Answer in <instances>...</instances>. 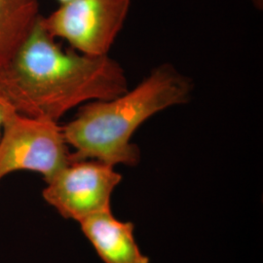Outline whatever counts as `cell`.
<instances>
[{
  "label": "cell",
  "instance_id": "5b68a950",
  "mask_svg": "<svg viewBox=\"0 0 263 263\" xmlns=\"http://www.w3.org/2000/svg\"><path fill=\"white\" fill-rule=\"evenodd\" d=\"M122 176L114 167L95 160H76L48 180L43 197L60 215L80 222L111 210L114 189Z\"/></svg>",
  "mask_w": 263,
  "mask_h": 263
},
{
  "label": "cell",
  "instance_id": "ba28073f",
  "mask_svg": "<svg viewBox=\"0 0 263 263\" xmlns=\"http://www.w3.org/2000/svg\"><path fill=\"white\" fill-rule=\"evenodd\" d=\"M13 111H16L14 109V107L8 103V101H6L0 95V138H1V134H2V129H3L4 122L6 121L7 117Z\"/></svg>",
  "mask_w": 263,
  "mask_h": 263
},
{
  "label": "cell",
  "instance_id": "30bf717a",
  "mask_svg": "<svg viewBox=\"0 0 263 263\" xmlns=\"http://www.w3.org/2000/svg\"><path fill=\"white\" fill-rule=\"evenodd\" d=\"M58 1H59V2L62 4V3H65V2H66V1H68V0H58Z\"/></svg>",
  "mask_w": 263,
  "mask_h": 263
},
{
  "label": "cell",
  "instance_id": "7a4b0ae2",
  "mask_svg": "<svg viewBox=\"0 0 263 263\" xmlns=\"http://www.w3.org/2000/svg\"><path fill=\"white\" fill-rule=\"evenodd\" d=\"M192 81L173 66L155 67L133 90L105 101L84 104L76 118L62 127L71 160H95L106 165L136 166L141 160L132 137L153 115L186 104Z\"/></svg>",
  "mask_w": 263,
  "mask_h": 263
},
{
  "label": "cell",
  "instance_id": "8992f818",
  "mask_svg": "<svg viewBox=\"0 0 263 263\" xmlns=\"http://www.w3.org/2000/svg\"><path fill=\"white\" fill-rule=\"evenodd\" d=\"M79 223L104 263H149L136 242L134 224L117 219L111 210L95 214Z\"/></svg>",
  "mask_w": 263,
  "mask_h": 263
},
{
  "label": "cell",
  "instance_id": "3957f363",
  "mask_svg": "<svg viewBox=\"0 0 263 263\" xmlns=\"http://www.w3.org/2000/svg\"><path fill=\"white\" fill-rule=\"evenodd\" d=\"M71 161L58 122L17 111L7 117L0 138V180L13 172L30 171L47 182Z\"/></svg>",
  "mask_w": 263,
  "mask_h": 263
},
{
  "label": "cell",
  "instance_id": "277c9868",
  "mask_svg": "<svg viewBox=\"0 0 263 263\" xmlns=\"http://www.w3.org/2000/svg\"><path fill=\"white\" fill-rule=\"evenodd\" d=\"M131 0H68L48 17L43 27L53 37L66 40L73 50L105 56L127 19Z\"/></svg>",
  "mask_w": 263,
  "mask_h": 263
},
{
  "label": "cell",
  "instance_id": "6da1fadb",
  "mask_svg": "<svg viewBox=\"0 0 263 263\" xmlns=\"http://www.w3.org/2000/svg\"><path fill=\"white\" fill-rule=\"evenodd\" d=\"M41 17L19 51L0 66V95L17 112L58 122L78 105L129 90L116 61L63 50Z\"/></svg>",
  "mask_w": 263,
  "mask_h": 263
},
{
  "label": "cell",
  "instance_id": "9c48e42d",
  "mask_svg": "<svg viewBox=\"0 0 263 263\" xmlns=\"http://www.w3.org/2000/svg\"><path fill=\"white\" fill-rule=\"evenodd\" d=\"M253 5L257 10H262L263 8V0H251Z\"/></svg>",
  "mask_w": 263,
  "mask_h": 263
},
{
  "label": "cell",
  "instance_id": "52a82bcc",
  "mask_svg": "<svg viewBox=\"0 0 263 263\" xmlns=\"http://www.w3.org/2000/svg\"><path fill=\"white\" fill-rule=\"evenodd\" d=\"M40 17L38 0H0V66L19 51Z\"/></svg>",
  "mask_w": 263,
  "mask_h": 263
}]
</instances>
